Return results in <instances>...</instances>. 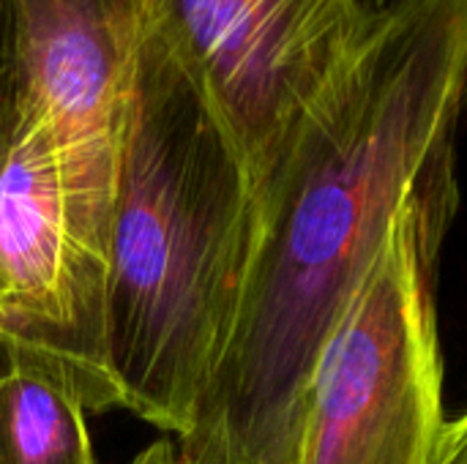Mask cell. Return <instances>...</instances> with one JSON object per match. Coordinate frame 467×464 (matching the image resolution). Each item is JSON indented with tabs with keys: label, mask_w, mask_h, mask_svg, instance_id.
I'll return each instance as SVG.
<instances>
[{
	"label": "cell",
	"mask_w": 467,
	"mask_h": 464,
	"mask_svg": "<svg viewBox=\"0 0 467 464\" xmlns=\"http://www.w3.org/2000/svg\"><path fill=\"white\" fill-rule=\"evenodd\" d=\"M0 356L49 375L93 416L123 407L109 235L68 202L52 137L27 112L0 180Z\"/></svg>",
	"instance_id": "obj_5"
},
{
	"label": "cell",
	"mask_w": 467,
	"mask_h": 464,
	"mask_svg": "<svg viewBox=\"0 0 467 464\" xmlns=\"http://www.w3.org/2000/svg\"><path fill=\"white\" fill-rule=\"evenodd\" d=\"M22 112L55 148L68 202L107 235L137 14L131 0H8Z\"/></svg>",
	"instance_id": "obj_6"
},
{
	"label": "cell",
	"mask_w": 467,
	"mask_h": 464,
	"mask_svg": "<svg viewBox=\"0 0 467 464\" xmlns=\"http://www.w3.org/2000/svg\"><path fill=\"white\" fill-rule=\"evenodd\" d=\"M432 464H467V410L457 421H446Z\"/></svg>",
	"instance_id": "obj_9"
},
{
	"label": "cell",
	"mask_w": 467,
	"mask_h": 464,
	"mask_svg": "<svg viewBox=\"0 0 467 464\" xmlns=\"http://www.w3.org/2000/svg\"><path fill=\"white\" fill-rule=\"evenodd\" d=\"M391 3H397V0H369V5H372L375 11H380V8H386V5H391Z\"/></svg>",
	"instance_id": "obj_11"
},
{
	"label": "cell",
	"mask_w": 467,
	"mask_h": 464,
	"mask_svg": "<svg viewBox=\"0 0 467 464\" xmlns=\"http://www.w3.org/2000/svg\"><path fill=\"white\" fill-rule=\"evenodd\" d=\"M129 464H189L181 451H178V443L172 440H156L153 446H148L145 451H140Z\"/></svg>",
	"instance_id": "obj_10"
},
{
	"label": "cell",
	"mask_w": 467,
	"mask_h": 464,
	"mask_svg": "<svg viewBox=\"0 0 467 464\" xmlns=\"http://www.w3.org/2000/svg\"><path fill=\"white\" fill-rule=\"evenodd\" d=\"M454 202L457 172L397 213L315 366L298 464L435 462L446 416L432 273Z\"/></svg>",
	"instance_id": "obj_3"
},
{
	"label": "cell",
	"mask_w": 467,
	"mask_h": 464,
	"mask_svg": "<svg viewBox=\"0 0 467 464\" xmlns=\"http://www.w3.org/2000/svg\"><path fill=\"white\" fill-rule=\"evenodd\" d=\"M197 82L257 197L301 123L353 63L378 11L369 0H131Z\"/></svg>",
	"instance_id": "obj_4"
},
{
	"label": "cell",
	"mask_w": 467,
	"mask_h": 464,
	"mask_svg": "<svg viewBox=\"0 0 467 464\" xmlns=\"http://www.w3.org/2000/svg\"><path fill=\"white\" fill-rule=\"evenodd\" d=\"M467 0H397L254 197L235 312L175 440L189 464H298L320 353L397 213L457 172Z\"/></svg>",
	"instance_id": "obj_1"
},
{
	"label": "cell",
	"mask_w": 467,
	"mask_h": 464,
	"mask_svg": "<svg viewBox=\"0 0 467 464\" xmlns=\"http://www.w3.org/2000/svg\"><path fill=\"white\" fill-rule=\"evenodd\" d=\"M19 120H22V90H19L16 55H14L11 5L8 0H0V180L14 153Z\"/></svg>",
	"instance_id": "obj_8"
},
{
	"label": "cell",
	"mask_w": 467,
	"mask_h": 464,
	"mask_svg": "<svg viewBox=\"0 0 467 464\" xmlns=\"http://www.w3.org/2000/svg\"><path fill=\"white\" fill-rule=\"evenodd\" d=\"M252 230L254 197L219 118L137 25L109 227V356L123 410L175 440L222 353Z\"/></svg>",
	"instance_id": "obj_2"
},
{
	"label": "cell",
	"mask_w": 467,
	"mask_h": 464,
	"mask_svg": "<svg viewBox=\"0 0 467 464\" xmlns=\"http://www.w3.org/2000/svg\"><path fill=\"white\" fill-rule=\"evenodd\" d=\"M85 418L66 386L0 356V464H96Z\"/></svg>",
	"instance_id": "obj_7"
}]
</instances>
